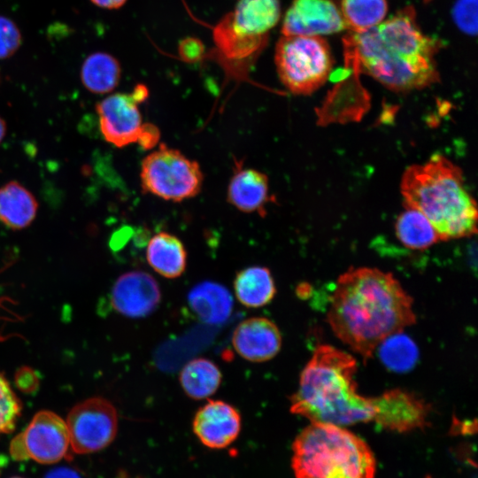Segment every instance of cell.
Here are the masks:
<instances>
[{"instance_id": "obj_1", "label": "cell", "mask_w": 478, "mask_h": 478, "mask_svg": "<svg viewBox=\"0 0 478 478\" xmlns=\"http://www.w3.org/2000/svg\"><path fill=\"white\" fill-rule=\"evenodd\" d=\"M335 335L364 359L389 335L415 323L412 299L390 274L351 268L339 276L328 312Z\"/></svg>"}, {"instance_id": "obj_2", "label": "cell", "mask_w": 478, "mask_h": 478, "mask_svg": "<svg viewBox=\"0 0 478 478\" xmlns=\"http://www.w3.org/2000/svg\"><path fill=\"white\" fill-rule=\"evenodd\" d=\"M345 64L395 92L424 89L440 80L435 59L441 42L425 35L412 6L377 26L343 37Z\"/></svg>"}, {"instance_id": "obj_3", "label": "cell", "mask_w": 478, "mask_h": 478, "mask_svg": "<svg viewBox=\"0 0 478 478\" xmlns=\"http://www.w3.org/2000/svg\"><path fill=\"white\" fill-rule=\"evenodd\" d=\"M356 371L357 361L351 355L330 345H320L290 397L291 412L312 422L340 427L374 420V399L357 391Z\"/></svg>"}, {"instance_id": "obj_4", "label": "cell", "mask_w": 478, "mask_h": 478, "mask_svg": "<svg viewBox=\"0 0 478 478\" xmlns=\"http://www.w3.org/2000/svg\"><path fill=\"white\" fill-rule=\"evenodd\" d=\"M404 206L422 213L441 241L477 233L476 203L464 184L462 170L441 154L408 166L402 174Z\"/></svg>"}, {"instance_id": "obj_5", "label": "cell", "mask_w": 478, "mask_h": 478, "mask_svg": "<svg viewBox=\"0 0 478 478\" xmlns=\"http://www.w3.org/2000/svg\"><path fill=\"white\" fill-rule=\"evenodd\" d=\"M296 478H374L366 443L343 427L312 422L293 444Z\"/></svg>"}, {"instance_id": "obj_6", "label": "cell", "mask_w": 478, "mask_h": 478, "mask_svg": "<svg viewBox=\"0 0 478 478\" xmlns=\"http://www.w3.org/2000/svg\"><path fill=\"white\" fill-rule=\"evenodd\" d=\"M274 63L281 83L293 94L310 95L325 84L334 59L320 36L281 35L275 46Z\"/></svg>"}, {"instance_id": "obj_7", "label": "cell", "mask_w": 478, "mask_h": 478, "mask_svg": "<svg viewBox=\"0 0 478 478\" xmlns=\"http://www.w3.org/2000/svg\"><path fill=\"white\" fill-rule=\"evenodd\" d=\"M141 187L166 201L181 202L201 191L204 174L199 164L180 150L160 143L141 164Z\"/></svg>"}, {"instance_id": "obj_8", "label": "cell", "mask_w": 478, "mask_h": 478, "mask_svg": "<svg viewBox=\"0 0 478 478\" xmlns=\"http://www.w3.org/2000/svg\"><path fill=\"white\" fill-rule=\"evenodd\" d=\"M10 454L16 460L55 464L71 459L69 434L66 421L50 411H41L10 443Z\"/></svg>"}, {"instance_id": "obj_9", "label": "cell", "mask_w": 478, "mask_h": 478, "mask_svg": "<svg viewBox=\"0 0 478 478\" xmlns=\"http://www.w3.org/2000/svg\"><path fill=\"white\" fill-rule=\"evenodd\" d=\"M71 449L76 454L99 451L114 440L118 414L113 405L103 397H90L74 405L66 420Z\"/></svg>"}, {"instance_id": "obj_10", "label": "cell", "mask_w": 478, "mask_h": 478, "mask_svg": "<svg viewBox=\"0 0 478 478\" xmlns=\"http://www.w3.org/2000/svg\"><path fill=\"white\" fill-rule=\"evenodd\" d=\"M147 96V88L138 84L129 94H112L96 104L100 130L108 143L119 148L137 143L143 127L138 104Z\"/></svg>"}, {"instance_id": "obj_11", "label": "cell", "mask_w": 478, "mask_h": 478, "mask_svg": "<svg viewBox=\"0 0 478 478\" xmlns=\"http://www.w3.org/2000/svg\"><path fill=\"white\" fill-rule=\"evenodd\" d=\"M346 29L340 9L332 0H293L282 24V35L320 36Z\"/></svg>"}, {"instance_id": "obj_12", "label": "cell", "mask_w": 478, "mask_h": 478, "mask_svg": "<svg viewBox=\"0 0 478 478\" xmlns=\"http://www.w3.org/2000/svg\"><path fill=\"white\" fill-rule=\"evenodd\" d=\"M213 40L219 59L229 75L243 77L266 47L268 35L252 36L237 31L228 13L213 29Z\"/></svg>"}, {"instance_id": "obj_13", "label": "cell", "mask_w": 478, "mask_h": 478, "mask_svg": "<svg viewBox=\"0 0 478 478\" xmlns=\"http://www.w3.org/2000/svg\"><path fill=\"white\" fill-rule=\"evenodd\" d=\"M110 297L112 308L119 313L129 318H143L158 307L161 293L150 274L131 271L117 279Z\"/></svg>"}, {"instance_id": "obj_14", "label": "cell", "mask_w": 478, "mask_h": 478, "mask_svg": "<svg viewBox=\"0 0 478 478\" xmlns=\"http://www.w3.org/2000/svg\"><path fill=\"white\" fill-rule=\"evenodd\" d=\"M373 399L375 406L374 421L385 428L405 432L427 424L428 405L411 392L390 389Z\"/></svg>"}, {"instance_id": "obj_15", "label": "cell", "mask_w": 478, "mask_h": 478, "mask_svg": "<svg viewBox=\"0 0 478 478\" xmlns=\"http://www.w3.org/2000/svg\"><path fill=\"white\" fill-rule=\"evenodd\" d=\"M241 425V415L233 405L221 400H209L196 412L192 428L204 446L219 450L235 441Z\"/></svg>"}, {"instance_id": "obj_16", "label": "cell", "mask_w": 478, "mask_h": 478, "mask_svg": "<svg viewBox=\"0 0 478 478\" xmlns=\"http://www.w3.org/2000/svg\"><path fill=\"white\" fill-rule=\"evenodd\" d=\"M232 344L244 359L264 362L273 358L280 351L281 335L272 320L263 317H252L243 320L235 328Z\"/></svg>"}, {"instance_id": "obj_17", "label": "cell", "mask_w": 478, "mask_h": 478, "mask_svg": "<svg viewBox=\"0 0 478 478\" xmlns=\"http://www.w3.org/2000/svg\"><path fill=\"white\" fill-rule=\"evenodd\" d=\"M272 198L266 174L253 168H243L236 162L227 186V202L243 212L265 216Z\"/></svg>"}, {"instance_id": "obj_18", "label": "cell", "mask_w": 478, "mask_h": 478, "mask_svg": "<svg viewBox=\"0 0 478 478\" xmlns=\"http://www.w3.org/2000/svg\"><path fill=\"white\" fill-rule=\"evenodd\" d=\"M233 27L252 36H266L281 17L280 0H238L228 13Z\"/></svg>"}, {"instance_id": "obj_19", "label": "cell", "mask_w": 478, "mask_h": 478, "mask_svg": "<svg viewBox=\"0 0 478 478\" xmlns=\"http://www.w3.org/2000/svg\"><path fill=\"white\" fill-rule=\"evenodd\" d=\"M146 259L158 274L173 279L181 276L186 269L187 251L177 236L159 232L147 244Z\"/></svg>"}, {"instance_id": "obj_20", "label": "cell", "mask_w": 478, "mask_h": 478, "mask_svg": "<svg viewBox=\"0 0 478 478\" xmlns=\"http://www.w3.org/2000/svg\"><path fill=\"white\" fill-rule=\"evenodd\" d=\"M188 303L193 312L209 324L223 323L230 316L233 307L229 291L212 281L196 285L188 295Z\"/></svg>"}, {"instance_id": "obj_21", "label": "cell", "mask_w": 478, "mask_h": 478, "mask_svg": "<svg viewBox=\"0 0 478 478\" xmlns=\"http://www.w3.org/2000/svg\"><path fill=\"white\" fill-rule=\"evenodd\" d=\"M234 290L238 301L250 308L269 304L276 293L270 270L260 266H250L238 272L234 281Z\"/></svg>"}, {"instance_id": "obj_22", "label": "cell", "mask_w": 478, "mask_h": 478, "mask_svg": "<svg viewBox=\"0 0 478 478\" xmlns=\"http://www.w3.org/2000/svg\"><path fill=\"white\" fill-rule=\"evenodd\" d=\"M38 204L34 196L16 181L0 188V220L12 229L27 227L35 219Z\"/></svg>"}, {"instance_id": "obj_23", "label": "cell", "mask_w": 478, "mask_h": 478, "mask_svg": "<svg viewBox=\"0 0 478 478\" xmlns=\"http://www.w3.org/2000/svg\"><path fill=\"white\" fill-rule=\"evenodd\" d=\"M121 76L120 65L117 58L106 52H95L84 60L81 78L84 87L95 94L112 91Z\"/></svg>"}, {"instance_id": "obj_24", "label": "cell", "mask_w": 478, "mask_h": 478, "mask_svg": "<svg viewBox=\"0 0 478 478\" xmlns=\"http://www.w3.org/2000/svg\"><path fill=\"white\" fill-rule=\"evenodd\" d=\"M221 379L222 374L218 366L204 358L189 361L180 374L181 388L189 397L197 400L213 395Z\"/></svg>"}, {"instance_id": "obj_25", "label": "cell", "mask_w": 478, "mask_h": 478, "mask_svg": "<svg viewBox=\"0 0 478 478\" xmlns=\"http://www.w3.org/2000/svg\"><path fill=\"white\" fill-rule=\"evenodd\" d=\"M395 231L401 243L412 250H424L441 241L429 220L412 208L405 207L398 215Z\"/></svg>"}, {"instance_id": "obj_26", "label": "cell", "mask_w": 478, "mask_h": 478, "mask_svg": "<svg viewBox=\"0 0 478 478\" xmlns=\"http://www.w3.org/2000/svg\"><path fill=\"white\" fill-rule=\"evenodd\" d=\"M340 12L351 32H365L380 24L388 11L387 0H341Z\"/></svg>"}, {"instance_id": "obj_27", "label": "cell", "mask_w": 478, "mask_h": 478, "mask_svg": "<svg viewBox=\"0 0 478 478\" xmlns=\"http://www.w3.org/2000/svg\"><path fill=\"white\" fill-rule=\"evenodd\" d=\"M377 348L382 362L388 369L394 372H407L415 366L418 360L417 345L402 331L386 337Z\"/></svg>"}, {"instance_id": "obj_28", "label": "cell", "mask_w": 478, "mask_h": 478, "mask_svg": "<svg viewBox=\"0 0 478 478\" xmlns=\"http://www.w3.org/2000/svg\"><path fill=\"white\" fill-rule=\"evenodd\" d=\"M21 410V402L0 374V436L14 429Z\"/></svg>"}, {"instance_id": "obj_29", "label": "cell", "mask_w": 478, "mask_h": 478, "mask_svg": "<svg viewBox=\"0 0 478 478\" xmlns=\"http://www.w3.org/2000/svg\"><path fill=\"white\" fill-rule=\"evenodd\" d=\"M452 18L457 27L469 35L477 33V0H457L453 5Z\"/></svg>"}, {"instance_id": "obj_30", "label": "cell", "mask_w": 478, "mask_h": 478, "mask_svg": "<svg viewBox=\"0 0 478 478\" xmlns=\"http://www.w3.org/2000/svg\"><path fill=\"white\" fill-rule=\"evenodd\" d=\"M22 42L17 25L9 18L0 15V59L12 56Z\"/></svg>"}, {"instance_id": "obj_31", "label": "cell", "mask_w": 478, "mask_h": 478, "mask_svg": "<svg viewBox=\"0 0 478 478\" xmlns=\"http://www.w3.org/2000/svg\"><path fill=\"white\" fill-rule=\"evenodd\" d=\"M159 138V129L153 124L145 123L143 124L137 143L144 150H149L153 148L158 143Z\"/></svg>"}, {"instance_id": "obj_32", "label": "cell", "mask_w": 478, "mask_h": 478, "mask_svg": "<svg viewBox=\"0 0 478 478\" xmlns=\"http://www.w3.org/2000/svg\"><path fill=\"white\" fill-rule=\"evenodd\" d=\"M17 386L26 392L32 391L38 384V379L34 372L27 368H21L16 374Z\"/></svg>"}, {"instance_id": "obj_33", "label": "cell", "mask_w": 478, "mask_h": 478, "mask_svg": "<svg viewBox=\"0 0 478 478\" xmlns=\"http://www.w3.org/2000/svg\"><path fill=\"white\" fill-rule=\"evenodd\" d=\"M44 478H81V476L75 470L63 466L50 470Z\"/></svg>"}, {"instance_id": "obj_34", "label": "cell", "mask_w": 478, "mask_h": 478, "mask_svg": "<svg viewBox=\"0 0 478 478\" xmlns=\"http://www.w3.org/2000/svg\"><path fill=\"white\" fill-rule=\"evenodd\" d=\"M95 5L104 9H119L125 4L127 0H90Z\"/></svg>"}, {"instance_id": "obj_35", "label": "cell", "mask_w": 478, "mask_h": 478, "mask_svg": "<svg viewBox=\"0 0 478 478\" xmlns=\"http://www.w3.org/2000/svg\"><path fill=\"white\" fill-rule=\"evenodd\" d=\"M6 126L4 121L0 118V143L5 135Z\"/></svg>"}, {"instance_id": "obj_36", "label": "cell", "mask_w": 478, "mask_h": 478, "mask_svg": "<svg viewBox=\"0 0 478 478\" xmlns=\"http://www.w3.org/2000/svg\"><path fill=\"white\" fill-rule=\"evenodd\" d=\"M10 478H24V477H21V476H12V477H10Z\"/></svg>"}, {"instance_id": "obj_37", "label": "cell", "mask_w": 478, "mask_h": 478, "mask_svg": "<svg viewBox=\"0 0 478 478\" xmlns=\"http://www.w3.org/2000/svg\"><path fill=\"white\" fill-rule=\"evenodd\" d=\"M4 340V337H3L2 335H0V341H3Z\"/></svg>"}, {"instance_id": "obj_38", "label": "cell", "mask_w": 478, "mask_h": 478, "mask_svg": "<svg viewBox=\"0 0 478 478\" xmlns=\"http://www.w3.org/2000/svg\"><path fill=\"white\" fill-rule=\"evenodd\" d=\"M425 2H429L430 0H424Z\"/></svg>"}]
</instances>
